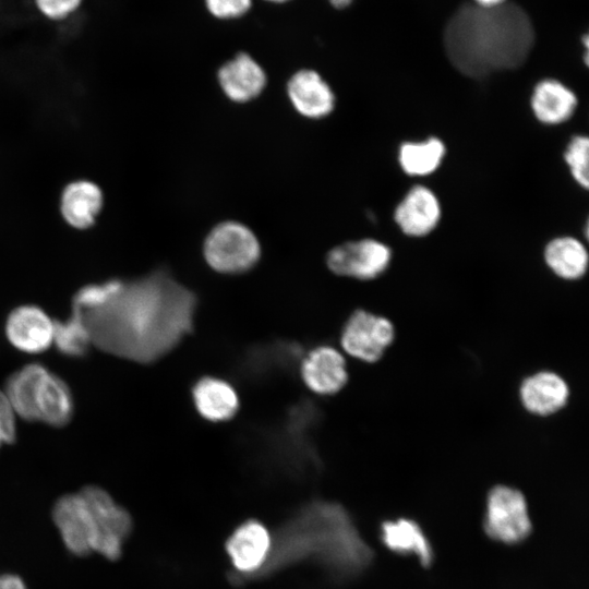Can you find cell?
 Instances as JSON below:
<instances>
[{
  "label": "cell",
  "mask_w": 589,
  "mask_h": 589,
  "mask_svg": "<svg viewBox=\"0 0 589 589\" xmlns=\"http://www.w3.org/2000/svg\"><path fill=\"white\" fill-rule=\"evenodd\" d=\"M196 308L195 293L167 269L157 268L137 278H121L105 305L79 313L96 348L148 364L168 354L193 330Z\"/></svg>",
  "instance_id": "cell-1"
},
{
  "label": "cell",
  "mask_w": 589,
  "mask_h": 589,
  "mask_svg": "<svg viewBox=\"0 0 589 589\" xmlns=\"http://www.w3.org/2000/svg\"><path fill=\"white\" fill-rule=\"evenodd\" d=\"M372 557L371 548L347 509L336 502L315 498L294 509L272 533L267 560L251 580L300 563H313L329 578L345 581L360 575Z\"/></svg>",
  "instance_id": "cell-2"
},
{
  "label": "cell",
  "mask_w": 589,
  "mask_h": 589,
  "mask_svg": "<svg viewBox=\"0 0 589 589\" xmlns=\"http://www.w3.org/2000/svg\"><path fill=\"white\" fill-rule=\"evenodd\" d=\"M534 39L528 14L514 3L494 8L461 7L445 31V48L454 67L478 79L520 67Z\"/></svg>",
  "instance_id": "cell-3"
},
{
  "label": "cell",
  "mask_w": 589,
  "mask_h": 589,
  "mask_svg": "<svg viewBox=\"0 0 589 589\" xmlns=\"http://www.w3.org/2000/svg\"><path fill=\"white\" fill-rule=\"evenodd\" d=\"M322 417L318 405L303 398L287 407L275 421L255 428L248 444L256 464L289 480L317 477L323 462L315 434Z\"/></svg>",
  "instance_id": "cell-4"
},
{
  "label": "cell",
  "mask_w": 589,
  "mask_h": 589,
  "mask_svg": "<svg viewBox=\"0 0 589 589\" xmlns=\"http://www.w3.org/2000/svg\"><path fill=\"white\" fill-rule=\"evenodd\" d=\"M305 353L294 340L276 339L248 347L237 360L236 375L243 382L261 385L288 377L299 371Z\"/></svg>",
  "instance_id": "cell-5"
},
{
  "label": "cell",
  "mask_w": 589,
  "mask_h": 589,
  "mask_svg": "<svg viewBox=\"0 0 589 589\" xmlns=\"http://www.w3.org/2000/svg\"><path fill=\"white\" fill-rule=\"evenodd\" d=\"M203 251L206 263L221 274L244 273L261 255L255 235L237 221H224L214 227L205 239Z\"/></svg>",
  "instance_id": "cell-6"
},
{
  "label": "cell",
  "mask_w": 589,
  "mask_h": 589,
  "mask_svg": "<svg viewBox=\"0 0 589 589\" xmlns=\"http://www.w3.org/2000/svg\"><path fill=\"white\" fill-rule=\"evenodd\" d=\"M531 519L525 495L508 485H495L486 497L484 530L493 540L514 544L531 531Z\"/></svg>",
  "instance_id": "cell-7"
},
{
  "label": "cell",
  "mask_w": 589,
  "mask_h": 589,
  "mask_svg": "<svg viewBox=\"0 0 589 589\" xmlns=\"http://www.w3.org/2000/svg\"><path fill=\"white\" fill-rule=\"evenodd\" d=\"M80 492L87 501L95 520L97 530L95 552L109 561L118 560L133 529L131 515L100 486L86 485Z\"/></svg>",
  "instance_id": "cell-8"
},
{
  "label": "cell",
  "mask_w": 589,
  "mask_h": 589,
  "mask_svg": "<svg viewBox=\"0 0 589 589\" xmlns=\"http://www.w3.org/2000/svg\"><path fill=\"white\" fill-rule=\"evenodd\" d=\"M395 336V326L389 318L358 309L345 322L340 345L352 358L374 363L384 356Z\"/></svg>",
  "instance_id": "cell-9"
},
{
  "label": "cell",
  "mask_w": 589,
  "mask_h": 589,
  "mask_svg": "<svg viewBox=\"0 0 589 589\" xmlns=\"http://www.w3.org/2000/svg\"><path fill=\"white\" fill-rule=\"evenodd\" d=\"M272 533L256 519L239 525L226 541L225 549L231 563L229 580L241 585L260 572L267 560Z\"/></svg>",
  "instance_id": "cell-10"
},
{
  "label": "cell",
  "mask_w": 589,
  "mask_h": 589,
  "mask_svg": "<svg viewBox=\"0 0 589 589\" xmlns=\"http://www.w3.org/2000/svg\"><path fill=\"white\" fill-rule=\"evenodd\" d=\"M52 520L65 549L75 556L95 552L97 530L92 510L81 492L60 496L52 507Z\"/></svg>",
  "instance_id": "cell-11"
},
{
  "label": "cell",
  "mask_w": 589,
  "mask_h": 589,
  "mask_svg": "<svg viewBox=\"0 0 589 589\" xmlns=\"http://www.w3.org/2000/svg\"><path fill=\"white\" fill-rule=\"evenodd\" d=\"M390 250L385 244L365 239L342 243L327 254V266L336 275L369 280L388 267Z\"/></svg>",
  "instance_id": "cell-12"
},
{
  "label": "cell",
  "mask_w": 589,
  "mask_h": 589,
  "mask_svg": "<svg viewBox=\"0 0 589 589\" xmlns=\"http://www.w3.org/2000/svg\"><path fill=\"white\" fill-rule=\"evenodd\" d=\"M4 330L9 342L19 351L41 353L52 345L53 320L38 305L23 304L8 314Z\"/></svg>",
  "instance_id": "cell-13"
},
{
  "label": "cell",
  "mask_w": 589,
  "mask_h": 589,
  "mask_svg": "<svg viewBox=\"0 0 589 589\" xmlns=\"http://www.w3.org/2000/svg\"><path fill=\"white\" fill-rule=\"evenodd\" d=\"M299 373L305 386L321 396L338 393L348 381L344 356L329 345H320L305 352Z\"/></svg>",
  "instance_id": "cell-14"
},
{
  "label": "cell",
  "mask_w": 589,
  "mask_h": 589,
  "mask_svg": "<svg viewBox=\"0 0 589 589\" xmlns=\"http://www.w3.org/2000/svg\"><path fill=\"white\" fill-rule=\"evenodd\" d=\"M570 390L566 380L554 371H538L525 377L519 386V399L531 414L546 417L563 409Z\"/></svg>",
  "instance_id": "cell-15"
},
{
  "label": "cell",
  "mask_w": 589,
  "mask_h": 589,
  "mask_svg": "<svg viewBox=\"0 0 589 589\" xmlns=\"http://www.w3.org/2000/svg\"><path fill=\"white\" fill-rule=\"evenodd\" d=\"M104 205V193L92 180L77 179L69 182L60 195V214L74 229L85 230L97 220Z\"/></svg>",
  "instance_id": "cell-16"
},
{
  "label": "cell",
  "mask_w": 589,
  "mask_h": 589,
  "mask_svg": "<svg viewBox=\"0 0 589 589\" xmlns=\"http://www.w3.org/2000/svg\"><path fill=\"white\" fill-rule=\"evenodd\" d=\"M197 413L214 423L232 419L239 410V397L233 386L215 376L199 378L191 389Z\"/></svg>",
  "instance_id": "cell-17"
},
{
  "label": "cell",
  "mask_w": 589,
  "mask_h": 589,
  "mask_svg": "<svg viewBox=\"0 0 589 589\" xmlns=\"http://www.w3.org/2000/svg\"><path fill=\"white\" fill-rule=\"evenodd\" d=\"M36 421L53 428L65 426L74 413V400L68 384L49 369L41 376L35 395Z\"/></svg>",
  "instance_id": "cell-18"
},
{
  "label": "cell",
  "mask_w": 589,
  "mask_h": 589,
  "mask_svg": "<svg viewBox=\"0 0 589 589\" xmlns=\"http://www.w3.org/2000/svg\"><path fill=\"white\" fill-rule=\"evenodd\" d=\"M287 92L296 110L304 117L323 118L334 108L335 96L330 87L312 70H301L293 74Z\"/></svg>",
  "instance_id": "cell-19"
},
{
  "label": "cell",
  "mask_w": 589,
  "mask_h": 589,
  "mask_svg": "<svg viewBox=\"0 0 589 589\" xmlns=\"http://www.w3.org/2000/svg\"><path fill=\"white\" fill-rule=\"evenodd\" d=\"M224 93L233 101L243 103L255 98L265 87L263 69L247 53H239L218 71Z\"/></svg>",
  "instance_id": "cell-20"
},
{
  "label": "cell",
  "mask_w": 589,
  "mask_h": 589,
  "mask_svg": "<svg viewBox=\"0 0 589 589\" xmlns=\"http://www.w3.org/2000/svg\"><path fill=\"white\" fill-rule=\"evenodd\" d=\"M440 216L437 199L424 187L412 188L395 212V219L401 230L416 237L432 231Z\"/></svg>",
  "instance_id": "cell-21"
},
{
  "label": "cell",
  "mask_w": 589,
  "mask_h": 589,
  "mask_svg": "<svg viewBox=\"0 0 589 589\" xmlns=\"http://www.w3.org/2000/svg\"><path fill=\"white\" fill-rule=\"evenodd\" d=\"M381 540L390 551L416 556L423 566L433 561V550L421 527L408 518L384 521Z\"/></svg>",
  "instance_id": "cell-22"
},
{
  "label": "cell",
  "mask_w": 589,
  "mask_h": 589,
  "mask_svg": "<svg viewBox=\"0 0 589 589\" xmlns=\"http://www.w3.org/2000/svg\"><path fill=\"white\" fill-rule=\"evenodd\" d=\"M577 104L576 96L564 84L546 79L536 85L531 106L536 117L550 124L567 120Z\"/></svg>",
  "instance_id": "cell-23"
},
{
  "label": "cell",
  "mask_w": 589,
  "mask_h": 589,
  "mask_svg": "<svg viewBox=\"0 0 589 589\" xmlns=\"http://www.w3.org/2000/svg\"><path fill=\"white\" fill-rule=\"evenodd\" d=\"M47 368L37 362L14 371L5 382L4 394L14 412L28 422H36L35 395Z\"/></svg>",
  "instance_id": "cell-24"
},
{
  "label": "cell",
  "mask_w": 589,
  "mask_h": 589,
  "mask_svg": "<svg viewBox=\"0 0 589 589\" xmlns=\"http://www.w3.org/2000/svg\"><path fill=\"white\" fill-rule=\"evenodd\" d=\"M544 259L555 275L567 280L580 278L588 267L586 248L574 238L551 241L545 249Z\"/></svg>",
  "instance_id": "cell-25"
},
{
  "label": "cell",
  "mask_w": 589,
  "mask_h": 589,
  "mask_svg": "<svg viewBox=\"0 0 589 589\" xmlns=\"http://www.w3.org/2000/svg\"><path fill=\"white\" fill-rule=\"evenodd\" d=\"M58 351L69 358H82L92 345L91 336L81 314L72 310L64 320L53 321V338Z\"/></svg>",
  "instance_id": "cell-26"
},
{
  "label": "cell",
  "mask_w": 589,
  "mask_h": 589,
  "mask_svg": "<svg viewBox=\"0 0 589 589\" xmlns=\"http://www.w3.org/2000/svg\"><path fill=\"white\" fill-rule=\"evenodd\" d=\"M445 147L435 137L421 143H405L400 147L399 161L408 175L424 176L433 172L441 164Z\"/></svg>",
  "instance_id": "cell-27"
},
{
  "label": "cell",
  "mask_w": 589,
  "mask_h": 589,
  "mask_svg": "<svg viewBox=\"0 0 589 589\" xmlns=\"http://www.w3.org/2000/svg\"><path fill=\"white\" fill-rule=\"evenodd\" d=\"M121 278H110L101 283L81 287L72 298V310L85 312L105 305L120 285Z\"/></svg>",
  "instance_id": "cell-28"
},
{
  "label": "cell",
  "mask_w": 589,
  "mask_h": 589,
  "mask_svg": "<svg viewBox=\"0 0 589 589\" xmlns=\"http://www.w3.org/2000/svg\"><path fill=\"white\" fill-rule=\"evenodd\" d=\"M588 148V139L577 135L568 144L564 156L574 179L585 189L589 185Z\"/></svg>",
  "instance_id": "cell-29"
},
{
  "label": "cell",
  "mask_w": 589,
  "mask_h": 589,
  "mask_svg": "<svg viewBox=\"0 0 589 589\" xmlns=\"http://www.w3.org/2000/svg\"><path fill=\"white\" fill-rule=\"evenodd\" d=\"M16 441L15 412L4 392L0 390V448Z\"/></svg>",
  "instance_id": "cell-30"
},
{
  "label": "cell",
  "mask_w": 589,
  "mask_h": 589,
  "mask_svg": "<svg viewBox=\"0 0 589 589\" xmlns=\"http://www.w3.org/2000/svg\"><path fill=\"white\" fill-rule=\"evenodd\" d=\"M206 4L215 16L232 19L245 13L250 8L251 0H206Z\"/></svg>",
  "instance_id": "cell-31"
},
{
  "label": "cell",
  "mask_w": 589,
  "mask_h": 589,
  "mask_svg": "<svg viewBox=\"0 0 589 589\" xmlns=\"http://www.w3.org/2000/svg\"><path fill=\"white\" fill-rule=\"evenodd\" d=\"M82 0H36L40 12L52 20L63 19L72 13Z\"/></svg>",
  "instance_id": "cell-32"
},
{
  "label": "cell",
  "mask_w": 589,
  "mask_h": 589,
  "mask_svg": "<svg viewBox=\"0 0 589 589\" xmlns=\"http://www.w3.org/2000/svg\"><path fill=\"white\" fill-rule=\"evenodd\" d=\"M0 589H27L23 579L14 574H0Z\"/></svg>",
  "instance_id": "cell-33"
},
{
  "label": "cell",
  "mask_w": 589,
  "mask_h": 589,
  "mask_svg": "<svg viewBox=\"0 0 589 589\" xmlns=\"http://www.w3.org/2000/svg\"><path fill=\"white\" fill-rule=\"evenodd\" d=\"M507 0H473V4L481 8H494L504 4Z\"/></svg>",
  "instance_id": "cell-34"
},
{
  "label": "cell",
  "mask_w": 589,
  "mask_h": 589,
  "mask_svg": "<svg viewBox=\"0 0 589 589\" xmlns=\"http://www.w3.org/2000/svg\"><path fill=\"white\" fill-rule=\"evenodd\" d=\"M329 2L335 8L341 9V8H345V7L349 5L352 2V0H329Z\"/></svg>",
  "instance_id": "cell-35"
},
{
  "label": "cell",
  "mask_w": 589,
  "mask_h": 589,
  "mask_svg": "<svg viewBox=\"0 0 589 589\" xmlns=\"http://www.w3.org/2000/svg\"><path fill=\"white\" fill-rule=\"evenodd\" d=\"M268 1H273V2H284V1H287V0H268Z\"/></svg>",
  "instance_id": "cell-36"
}]
</instances>
